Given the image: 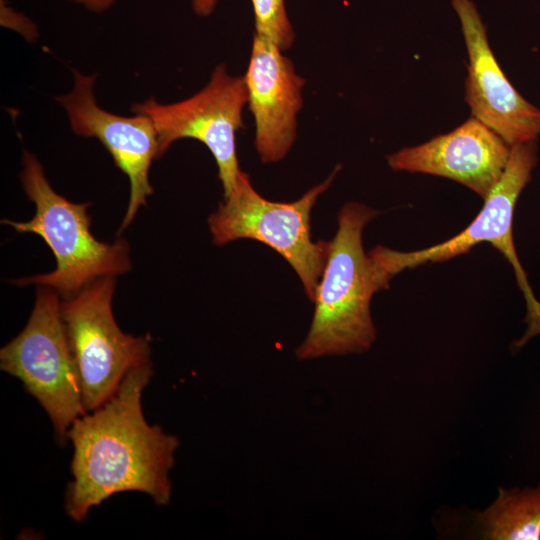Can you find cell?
<instances>
[{
  "instance_id": "6da1fadb",
  "label": "cell",
  "mask_w": 540,
  "mask_h": 540,
  "mask_svg": "<svg viewBox=\"0 0 540 540\" xmlns=\"http://www.w3.org/2000/svg\"><path fill=\"white\" fill-rule=\"evenodd\" d=\"M152 374L150 363L131 369L111 398L70 426L73 481L65 508L73 520H84L92 507L120 492H143L158 505L169 503V471L179 440L145 420L141 399Z\"/></svg>"
},
{
  "instance_id": "7a4b0ae2",
  "label": "cell",
  "mask_w": 540,
  "mask_h": 540,
  "mask_svg": "<svg viewBox=\"0 0 540 540\" xmlns=\"http://www.w3.org/2000/svg\"><path fill=\"white\" fill-rule=\"evenodd\" d=\"M379 211L349 202L338 214V229L329 241L326 263L316 287L314 314L304 341L296 349L300 360L362 353L376 340L370 302L389 287L369 253L362 234Z\"/></svg>"
},
{
  "instance_id": "3957f363",
  "label": "cell",
  "mask_w": 540,
  "mask_h": 540,
  "mask_svg": "<svg viewBox=\"0 0 540 540\" xmlns=\"http://www.w3.org/2000/svg\"><path fill=\"white\" fill-rule=\"evenodd\" d=\"M20 180L35 214L28 221L2 220L20 233L42 237L56 258V268L48 273L11 281L17 286L28 284L52 288L64 298L80 292L94 280L116 276L131 269L129 245L124 239L109 244L91 233L89 204L73 203L58 194L46 178L37 157L24 150Z\"/></svg>"
},
{
  "instance_id": "277c9868",
  "label": "cell",
  "mask_w": 540,
  "mask_h": 540,
  "mask_svg": "<svg viewBox=\"0 0 540 540\" xmlns=\"http://www.w3.org/2000/svg\"><path fill=\"white\" fill-rule=\"evenodd\" d=\"M339 169L337 166L326 180L293 202L265 199L254 189L248 174L240 171L232 192L208 218L214 244L223 246L238 239H253L269 246L291 265L313 302L329 242L313 241L311 211Z\"/></svg>"
},
{
  "instance_id": "5b68a950",
  "label": "cell",
  "mask_w": 540,
  "mask_h": 540,
  "mask_svg": "<svg viewBox=\"0 0 540 540\" xmlns=\"http://www.w3.org/2000/svg\"><path fill=\"white\" fill-rule=\"evenodd\" d=\"M0 367L18 378L48 414L60 441L84 408L77 366L66 334L62 303L50 287L37 285L24 329L0 351Z\"/></svg>"
},
{
  "instance_id": "8992f818",
  "label": "cell",
  "mask_w": 540,
  "mask_h": 540,
  "mask_svg": "<svg viewBox=\"0 0 540 540\" xmlns=\"http://www.w3.org/2000/svg\"><path fill=\"white\" fill-rule=\"evenodd\" d=\"M536 141L514 144L500 180L484 199L476 218L454 237L420 250L398 251L377 246L369 253L380 270L391 280L405 269L426 263L450 260L467 253L478 243L488 242L508 260L514 269L518 286L527 305V330L518 342L521 346L531 337L540 334V302L535 298L526 273L518 259L513 240V216L516 202L531 179L537 164Z\"/></svg>"
},
{
  "instance_id": "52a82bcc",
  "label": "cell",
  "mask_w": 540,
  "mask_h": 540,
  "mask_svg": "<svg viewBox=\"0 0 540 540\" xmlns=\"http://www.w3.org/2000/svg\"><path fill=\"white\" fill-rule=\"evenodd\" d=\"M114 289L115 276H105L62 302L86 411L111 398L131 369L149 363V338L124 333L114 319Z\"/></svg>"
},
{
  "instance_id": "ba28073f",
  "label": "cell",
  "mask_w": 540,
  "mask_h": 540,
  "mask_svg": "<svg viewBox=\"0 0 540 540\" xmlns=\"http://www.w3.org/2000/svg\"><path fill=\"white\" fill-rule=\"evenodd\" d=\"M248 102L244 76H233L224 64L215 67L209 82L191 97L161 104L149 98L132 106L147 116L157 132L159 157L180 139L203 143L215 158L224 197L234 189L240 173L237 133L244 128L242 113Z\"/></svg>"
},
{
  "instance_id": "9c48e42d",
  "label": "cell",
  "mask_w": 540,
  "mask_h": 540,
  "mask_svg": "<svg viewBox=\"0 0 540 540\" xmlns=\"http://www.w3.org/2000/svg\"><path fill=\"white\" fill-rule=\"evenodd\" d=\"M74 84L70 92L56 97L67 113L74 134L98 139L112 156L115 165L127 175L130 196L120 231L146 205L153 193L149 170L153 159L159 158V144L155 127L142 114L120 116L101 108L96 101V74L83 75L73 69Z\"/></svg>"
},
{
  "instance_id": "30bf717a",
  "label": "cell",
  "mask_w": 540,
  "mask_h": 540,
  "mask_svg": "<svg viewBox=\"0 0 540 540\" xmlns=\"http://www.w3.org/2000/svg\"><path fill=\"white\" fill-rule=\"evenodd\" d=\"M468 53L465 101L472 116L510 146L540 136V108L527 101L507 79L488 42L487 29L471 0H452Z\"/></svg>"
},
{
  "instance_id": "8fae6325",
  "label": "cell",
  "mask_w": 540,
  "mask_h": 540,
  "mask_svg": "<svg viewBox=\"0 0 540 540\" xmlns=\"http://www.w3.org/2000/svg\"><path fill=\"white\" fill-rule=\"evenodd\" d=\"M276 43L254 33L244 75L255 124L254 145L263 163L282 160L297 136L305 80Z\"/></svg>"
},
{
  "instance_id": "7c38bea8",
  "label": "cell",
  "mask_w": 540,
  "mask_h": 540,
  "mask_svg": "<svg viewBox=\"0 0 540 540\" xmlns=\"http://www.w3.org/2000/svg\"><path fill=\"white\" fill-rule=\"evenodd\" d=\"M510 150L500 135L471 116L449 133L387 156V162L394 171L451 179L484 200L503 175Z\"/></svg>"
},
{
  "instance_id": "4fadbf2b",
  "label": "cell",
  "mask_w": 540,
  "mask_h": 540,
  "mask_svg": "<svg viewBox=\"0 0 540 540\" xmlns=\"http://www.w3.org/2000/svg\"><path fill=\"white\" fill-rule=\"evenodd\" d=\"M476 527L483 539H540V484L535 488H500L495 502L477 514Z\"/></svg>"
},
{
  "instance_id": "5bb4252c",
  "label": "cell",
  "mask_w": 540,
  "mask_h": 540,
  "mask_svg": "<svg viewBox=\"0 0 540 540\" xmlns=\"http://www.w3.org/2000/svg\"><path fill=\"white\" fill-rule=\"evenodd\" d=\"M255 33L289 49L295 40L294 29L287 15L285 0H251Z\"/></svg>"
},
{
  "instance_id": "9a60e30c",
  "label": "cell",
  "mask_w": 540,
  "mask_h": 540,
  "mask_svg": "<svg viewBox=\"0 0 540 540\" xmlns=\"http://www.w3.org/2000/svg\"><path fill=\"white\" fill-rule=\"evenodd\" d=\"M1 23L2 25L18 30L27 39L35 37L37 34L35 25L21 13H17L9 8L3 0H1Z\"/></svg>"
},
{
  "instance_id": "2e32d148",
  "label": "cell",
  "mask_w": 540,
  "mask_h": 540,
  "mask_svg": "<svg viewBox=\"0 0 540 540\" xmlns=\"http://www.w3.org/2000/svg\"><path fill=\"white\" fill-rule=\"evenodd\" d=\"M83 5L86 9L95 13H102L108 10L117 0H70Z\"/></svg>"
},
{
  "instance_id": "e0dca14e",
  "label": "cell",
  "mask_w": 540,
  "mask_h": 540,
  "mask_svg": "<svg viewBox=\"0 0 540 540\" xmlns=\"http://www.w3.org/2000/svg\"><path fill=\"white\" fill-rule=\"evenodd\" d=\"M217 4V0H192L194 12L199 16L210 15Z\"/></svg>"
}]
</instances>
